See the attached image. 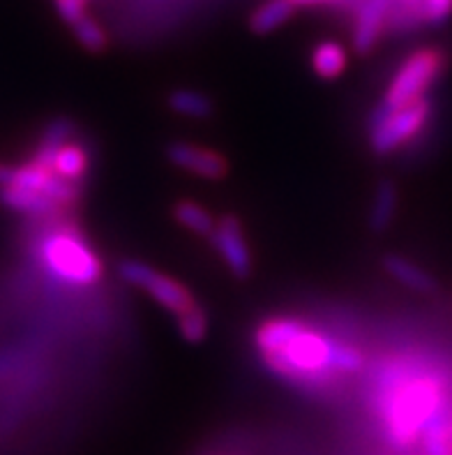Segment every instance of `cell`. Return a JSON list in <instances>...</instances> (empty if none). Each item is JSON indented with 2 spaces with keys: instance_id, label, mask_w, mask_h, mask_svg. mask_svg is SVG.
<instances>
[{
  "instance_id": "7c38bea8",
  "label": "cell",
  "mask_w": 452,
  "mask_h": 455,
  "mask_svg": "<svg viewBox=\"0 0 452 455\" xmlns=\"http://www.w3.org/2000/svg\"><path fill=\"white\" fill-rule=\"evenodd\" d=\"M384 268L388 271V275H393L400 284L408 287L411 291H418V294H434L436 283L430 273L420 268L418 264L404 259L400 254H388L384 259Z\"/></svg>"
},
{
  "instance_id": "ffe728a7",
  "label": "cell",
  "mask_w": 452,
  "mask_h": 455,
  "mask_svg": "<svg viewBox=\"0 0 452 455\" xmlns=\"http://www.w3.org/2000/svg\"><path fill=\"white\" fill-rule=\"evenodd\" d=\"M166 102H169V109L173 114H180L185 118H208V116H212V109H215V104H212L208 95L199 91H189V88L173 91Z\"/></svg>"
},
{
  "instance_id": "e0dca14e",
  "label": "cell",
  "mask_w": 452,
  "mask_h": 455,
  "mask_svg": "<svg viewBox=\"0 0 452 455\" xmlns=\"http://www.w3.org/2000/svg\"><path fill=\"white\" fill-rule=\"evenodd\" d=\"M397 188L393 180H381L374 192V204H372V213H369V227L372 231L381 234V231L388 229L393 225V220L397 215Z\"/></svg>"
},
{
  "instance_id": "2e32d148",
  "label": "cell",
  "mask_w": 452,
  "mask_h": 455,
  "mask_svg": "<svg viewBox=\"0 0 452 455\" xmlns=\"http://www.w3.org/2000/svg\"><path fill=\"white\" fill-rule=\"evenodd\" d=\"M173 218L180 227L189 229L196 236L210 238V234L215 231L218 220L212 218V213L208 208H203L201 204L192 202V199H180V202L173 206Z\"/></svg>"
},
{
  "instance_id": "8992f818",
  "label": "cell",
  "mask_w": 452,
  "mask_h": 455,
  "mask_svg": "<svg viewBox=\"0 0 452 455\" xmlns=\"http://www.w3.org/2000/svg\"><path fill=\"white\" fill-rule=\"evenodd\" d=\"M430 118V100L423 98L418 102L407 104L401 109L393 111L388 118L369 130V144L377 156H390L393 150L411 141L420 132Z\"/></svg>"
},
{
  "instance_id": "ba28073f",
  "label": "cell",
  "mask_w": 452,
  "mask_h": 455,
  "mask_svg": "<svg viewBox=\"0 0 452 455\" xmlns=\"http://www.w3.org/2000/svg\"><path fill=\"white\" fill-rule=\"evenodd\" d=\"M210 241L235 277H241V280L250 277V273H252V252H250V245L245 241L241 220L235 215L219 218L215 231L210 234Z\"/></svg>"
},
{
  "instance_id": "6da1fadb",
  "label": "cell",
  "mask_w": 452,
  "mask_h": 455,
  "mask_svg": "<svg viewBox=\"0 0 452 455\" xmlns=\"http://www.w3.org/2000/svg\"><path fill=\"white\" fill-rule=\"evenodd\" d=\"M254 342L266 365L291 381L316 384L339 372L342 342L330 340L298 319H268L257 329Z\"/></svg>"
},
{
  "instance_id": "ac0fdd59",
  "label": "cell",
  "mask_w": 452,
  "mask_h": 455,
  "mask_svg": "<svg viewBox=\"0 0 452 455\" xmlns=\"http://www.w3.org/2000/svg\"><path fill=\"white\" fill-rule=\"evenodd\" d=\"M427 23L424 17V0H393L390 3L388 26L385 28L393 33H408V30L420 28Z\"/></svg>"
},
{
  "instance_id": "44dd1931",
  "label": "cell",
  "mask_w": 452,
  "mask_h": 455,
  "mask_svg": "<svg viewBox=\"0 0 452 455\" xmlns=\"http://www.w3.org/2000/svg\"><path fill=\"white\" fill-rule=\"evenodd\" d=\"M424 455H452V427L446 410L432 419L423 430Z\"/></svg>"
},
{
  "instance_id": "d4e9b609",
  "label": "cell",
  "mask_w": 452,
  "mask_h": 455,
  "mask_svg": "<svg viewBox=\"0 0 452 455\" xmlns=\"http://www.w3.org/2000/svg\"><path fill=\"white\" fill-rule=\"evenodd\" d=\"M424 17L432 26H441L452 17V0H424Z\"/></svg>"
},
{
  "instance_id": "9c48e42d",
  "label": "cell",
  "mask_w": 452,
  "mask_h": 455,
  "mask_svg": "<svg viewBox=\"0 0 452 455\" xmlns=\"http://www.w3.org/2000/svg\"><path fill=\"white\" fill-rule=\"evenodd\" d=\"M166 157L173 167L194 173L199 179L222 180L229 173V162L224 160L218 150L203 148V146L189 144V141H176L169 146Z\"/></svg>"
},
{
  "instance_id": "277c9868",
  "label": "cell",
  "mask_w": 452,
  "mask_h": 455,
  "mask_svg": "<svg viewBox=\"0 0 452 455\" xmlns=\"http://www.w3.org/2000/svg\"><path fill=\"white\" fill-rule=\"evenodd\" d=\"M44 266L58 280L69 284H95L102 277V261L83 238L72 229L53 231L40 245Z\"/></svg>"
},
{
  "instance_id": "52a82bcc",
  "label": "cell",
  "mask_w": 452,
  "mask_h": 455,
  "mask_svg": "<svg viewBox=\"0 0 452 455\" xmlns=\"http://www.w3.org/2000/svg\"><path fill=\"white\" fill-rule=\"evenodd\" d=\"M0 185H17L23 190L40 192L60 206L76 202V196H79L76 183L60 179L53 169L42 167L33 160L28 164H21V167H0Z\"/></svg>"
},
{
  "instance_id": "4fadbf2b",
  "label": "cell",
  "mask_w": 452,
  "mask_h": 455,
  "mask_svg": "<svg viewBox=\"0 0 452 455\" xmlns=\"http://www.w3.org/2000/svg\"><path fill=\"white\" fill-rule=\"evenodd\" d=\"M72 134H75V123L69 121V118H65V116H60V118L49 123L40 139V146L35 150L33 162H37V164H42V167L46 169H52L53 156H56L58 150L63 148L65 144H69Z\"/></svg>"
},
{
  "instance_id": "d6986e66",
  "label": "cell",
  "mask_w": 452,
  "mask_h": 455,
  "mask_svg": "<svg viewBox=\"0 0 452 455\" xmlns=\"http://www.w3.org/2000/svg\"><path fill=\"white\" fill-rule=\"evenodd\" d=\"M293 10H296L293 0H268L252 14L250 28L257 35H268L270 30L280 28L282 23H287L293 17Z\"/></svg>"
},
{
  "instance_id": "603a6c76",
  "label": "cell",
  "mask_w": 452,
  "mask_h": 455,
  "mask_svg": "<svg viewBox=\"0 0 452 455\" xmlns=\"http://www.w3.org/2000/svg\"><path fill=\"white\" fill-rule=\"evenodd\" d=\"M178 329L187 342H201L208 333V317L203 307L192 306L189 310H185L183 315H178Z\"/></svg>"
},
{
  "instance_id": "484cf974",
  "label": "cell",
  "mask_w": 452,
  "mask_h": 455,
  "mask_svg": "<svg viewBox=\"0 0 452 455\" xmlns=\"http://www.w3.org/2000/svg\"><path fill=\"white\" fill-rule=\"evenodd\" d=\"M298 5H321V3H337V0H293Z\"/></svg>"
},
{
  "instance_id": "5b68a950",
  "label": "cell",
  "mask_w": 452,
  "mask_h": 455,
  "mask_svg": "<svg viewBox=\"0 0 452 455\" xmlns=\"http://www.w3.org/2000/svg\"><path fill=\"white\" fill-rule=\"evenodd\" d=\"M118 275L125 280L127 284L132 287L144 289L150 299H155L162 307H166L173 315H183L185 310L194 306L196 300L192 296L187 287L173 280V277H166L164 273L155 271L148 264H141V261L125 259L118 264Z\"/></svg>"
},
{
  "instance_id": "cb8c5ba5",
  "label": "cell",
  "mask_w": 452,
  "mask_h": 455,
  "mask_svg": "<svg viewBox=\"0 0 452 455\" xmlns=\"http://www.w3.org/2000/svg\"><path fill=\"white\" fill-rule=\"evenodd\" d=\"M58 14L63 21H67L69 26H75L79 19L86 17V5L88 0H53Z\"/></svg>"
},
{
  "instance_id": "7a4b0ae2",
  "label": "cell",
  "mask_w": 452,
  "mask_h": 455,
  "mask_svg": "<svg viewBox=\"0 0 452 455\" xmlns=\"http://www.w3.org/2000/svg\"><path fill=\"white\" fill-rule=\"evenodd\" d=\"M441 387L432 377H408L401 368H388L378 381L377 407L390 442L408 446L423 437L424 426L443 410Z\"/></svg>"
},
{
  "instance_id": "7402d4cb",
  "label": "cell",
  "mask_w": 452,
  "mask_h": 455,
  "mask_svg": "<svg viewBox=\"0 0 452 455\" xmlns=\"http://www.w3.org/2000/svg\"><path fill=\"white\" fill-rule=\"evenodd\" d=\"M72 30H75L76 42H79L86 52L91 53L107 52V46H109V35H107V30H104L92 17H88L86 14L83 19H79V21L72 26Z\"/></svg>"
},
{
  "instance_id": "9a60e30c",
  "label": "cell",
  "mask_w": 452,
  "mask_h": 455,
  "mask_svg": "<svg viewBox=\"0 0 452 455\" xmlns=\"http://www.w3.org/2000/svg\"><path fill=\"white\" fill-rule=\"evenodd\" d=\"M346 63H349L346 49L342 44H337V42H321L319 46H314V52H312V68H314L316 76H321V79L332 81L342 76L344 69H346Z\"/></svg>"
},
{
  "instance_id": "5bb4252c",
  "label": "cell",
  "mask_w": 452,
  "mask_h": 455,
  "mask_svg": "<svg viewBox=\"0 0 452 455\" xmlns=\"http://www.w3.org/2000/svg\"><path fill=\"white\" fill-rule=\"evenodd\" d=\"M88 167H91V156H88V150L81 144H75V141H69V144H65L63 148L58 150L52 162L53 172H56L60 179L69 180V183H79V180L86 176Z\"/></svg>"
},
{
  "instance_id": "3957f363",
  "label": "cell",
  "mask_w": 452,
  "mask_h": 455,
  "mask_svg": "<svg viewBox=\"0 0 452 455\" xmlns=\"http://www.w3.org/2000/svg\"><path fill=\"white\" fill-rule=\"evenodd\" d=\"M446 65L448 53L443 49H439V46H424V49L413 52L397 68L395 76L388 84V91H385L384 100L378 102L372 118H369V130L377 127L384 118H388L393 111L423 100L424 92L432 88V84L441 76Z\"/></svg>"
},
{
  "instance_id": "8fae6325",
  "label": "cell",
  "mask_w": 452,
  "mask_h": 455,
  "mask_svg": "<svg viewBox=\"0 0 452 455\" xmlns=\"http://www.w3.org/2000/svg\"><path fill=\"white\" fill-rule=\"evenodd\" d=\"M0 204L17 211V213L28 215H52L60 208V204H56L49 196L33 190H23L17 185H0Z\"/></svg>"
},
{
  "instance_id": "30bf717a",
  "label": "cell",
  "mask_w": 452,
  "mask_h": 455,
  "mask_svg": "<svg viewBox=\"0 0 452 455\" xmlns=\"http://www.w3.org/2000/svg\"><path fill=\"white\" fill-rule=\"evenodd\" d=\"M393 0H362L353 26V46L358 53H369L388 26Z\"/></svg>"
}]
</instances>
